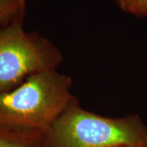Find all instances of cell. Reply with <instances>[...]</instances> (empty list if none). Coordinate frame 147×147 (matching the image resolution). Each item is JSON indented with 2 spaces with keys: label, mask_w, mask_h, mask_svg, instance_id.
Wrapping results in <instances>:
<instances>
[{
  "label": "cell",
  "mask_w": 147,
  "mask_h": 147,
  "mask_svg": "<svg viewBox=\"0 0 147 147\" xmlns=\"http://www.w3.org/2000/svg\"><path fill=\"white\" fill-rule=\"evenodd\" d=\"M72 79L57 69L34 74L0 93V124L46 133L76 98Z\"/></svg>",
  "instance_id": "6da1fadb"
},
{
  "label": "cell",
  "mask_w": 147,
  "mask_h": 147,
  "mask_svg": "<svg viewBox=\"0 0 147 147\" xmlns=\"http://www.w3.org/2000/svg\"><path fill=\"white\" fill-rule=\"evenodd\" d=\"M121 10L136 16H147V0H116Z\"/></svg>",
  "instance_id": "8992f818"
},
{
  "label": "cell",
  "mask_w": 147,
  "mask_h": 147,
  "mask_svg": "<svg viewBox=\"0 0 147 147\" xmlns=\"http://www.w3.org/2000/svg\"><path fill=\"white\" fill-rule=\"evenodd\" d=\"M25 7L20 0H0V29L22 20Z\"/></svg>",
  "instance_id": "5b68a950"
},
{
  "label": "cell",
  "mask_w": 147,
  "mask_h": 147,
  "mask_svg": "<svg viewBox=\"0 0 147 147\" xmlns=\"http://www.w3.org/2000/svg\"><path fill=\"white\" fill-rule=\"evenodd\" d=\"M20 2H21V3L23 4L24 6H26V0H20Z\"/></svg>",
  "instance_id": "52a82bcc"
},
{
  "label": "cell",
  "mask_w": 147,
  "mask_h": 147,
  "mask_svg": "<svg viewBox=\"0 0 147 147\" xmlns=\"http://www.w3.org/2000/svg\"><path fill=\"white\" fill-rule=\"evenodd\" d=\"M52 147H147V126L137 115L110 118L83 109L77 99L47 132Z\"/></svg>",
  "instance_id": "7a4b0ae2"
},
{
  "label": "cell",
  "mask_w": 147,
  "mask_h": 147,
  "mask_svg": "<svg viewBox=\"0 0 147 147\" xmlns=\"http://www.w3.org/2000/svg\"><path fill=\"white\" fill-rule=\"evenodd\" d=\"M61 51L47 38L25 31L22 20L0 29V93L13 89L34 74L57 69Z\"/></svg>",
  "instance_id": "3957f363"
},
{
  "label": "cell",
  "mask_w": 147,
  "mask_h": 147,
  "mask_svg": "<svg viewBox=\"0 0 147 147\" xmlns=\"http://www.w3.org/2000/svg\"><path fill=\"white\" fill-rule=\"evenodd\" d=\"M113 147H136V146H113Z\"/></svg>",
  "instance_id": "ba28073f"
},
{
  "label": "cell",
  "mask_w": 147,
  "mask_h": 147,
  "mask_svg": "<svg viewBox=\"0 0 147 147\" xmlns=\"http://www.w3.org/2000/svg\"><path fill=\"white\" fill-rule=\"evenodd\" d=\"M47 134L0 124V147H44Z\"/></svg>",
  "instance_id": "277c9868"
}]
</instances>
